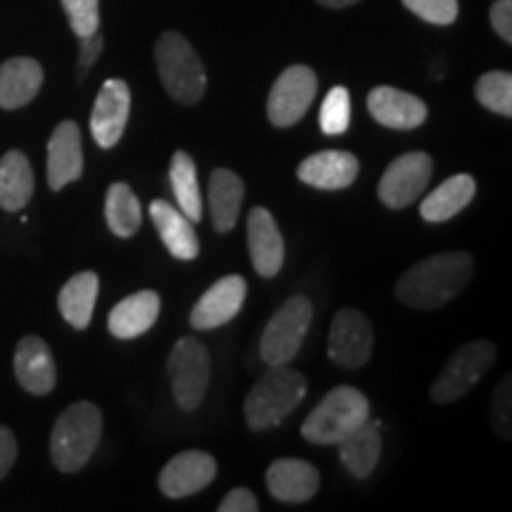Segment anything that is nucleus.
Returning a JSON list of instances; mask_svg holds the SVG:
<instances>
[{
  "mask_svg": "<svg viewBox=\"0 0 512 512\" xmlns=\"http://www.w3.org/2000/svg\"><path fill=\"white\" fill-rule=\"evenodd\" d=\"M475 261L467 252H441L408 268L394 287L401 304L418 311H434L446 306L470 285Z\"/></svg>",
  "mask_w": 512,
  "mask_h": 512,
  "instance_id": "nucleus-1",
  "label": "nucleus"
},
{
  "mask_svg": "<svg viewBox=\"0 0 512 512\" xmlns=\"http://www.w3.org/2000/svg\"><path fill=\"white\" fill-rule=\"evenodd\" d=\"M102 437V413L91 401H79L57 418L50 434V456L60 472H79L93 458Z\"/></svg>",
  "mask_w": 512,
  "mask_h": 512,
  "instance_id": "nucleus-2",
  "label": "nucleus"
},
{
  "mask_svg": "<svg viewBox=\"0 0 512 512\" xmlns=\"http://www.w3.org/2000/svg\"><path fill=\"white\" fill-rule=\"evenodd\" d=\"M306 377L290 366H271L254 384L245 399V420L249 430L278 427L294 408L306 399Z\"/></svg>",
  "mask_w": 512,
  "mask_h": 512,
  "instance_id": "nucleus-3",
  "label": "nucleus"
},
{
  "mask_svg": "<svg viewBox=\"0 0 512 512\" xmlns=\"http://www.w3.org/2000/svg\"><path fill=\"white\" fill-rule=\"evenodd\" d=\"M370 420L368 396L356 387H335L309 413L302 425V437L318 446H337Z\"/></svg>",
  "mask_w": 512,
  "mask_h": 512,
  "instance_id": "nucleus-4",
  "label": "nucleus"
},
{
  "mask_svg": "<svg viewBox=\"0 0 512 512\" xmlns=\"http://www.w3.org/2000/svg\"><path fill=\"white\" fill-rule=\"evenodd\" d=\"M155 62L166 93L181 105H197L207 91V72L190 41L176 31L157 38Z\"/></svg>",
  "mask_w": 512,
  "mask_h": 512,
  "instance_id": "nucleus-5",
  "label": "nucleus"
},
{
  "mask_svg": "<svg viewBox=\"0 0 512 512\" xmlns=\"http://www.w3.org/2000/svg\"><path fill=\"white\" fill-rule=\"evenodd\" d=\"M313 320V304L304 294H294L273 313L259 342L261 361L268 366H290L302 349Z\"/></svg>",
  "mask_w": 512,
  "mask_h": 512,
  "instance_id": "nucleus-6",
  "label": "nucleus"
},
{
  "mask_svg": "<svg viewBox=\"0 0 512 512\" xmlns=\"http://www.w3.org/2000/svg\"><path fill=\"white\" fill-rule=\"evenodd\" d=\"M166 373L181 411L190 413L202 406L211 382V356L200 339L192 335L178 339L166 361Z\"/></svg>",
  "mask_w": 512,
  "mask_h": 512,
  "instance_id": "nucleus-7",
  "label": "nucleus"
},
{
  "mask_svg": "<svg viewBox=\"0 0 512 512\" xmlns=\"http://www.w3.org/2000/svg\"><path fill=\"white\" fill-rule=\"evenodd\" d=\"M496 354V344L486 342V339L463 344L456 354L448 358L446 366L441 368L437 380H434L432 401L446 406V403H453L470 394L475 384L486 375V370L494 366Z\"/></svg>",
  "mask_w": 512,
  "mask_h": 512,
  "instance_id": "nucleus-8",
  "label": "nucleus"
},
{
  "mask_svg": "<svg viewBox=\"0 0 512 512\" xmlns=\"http://www.w3.org/2000/svg\"><path fill=\"white\" fill-rule=\"evenodd\" d=\"M318 91V79L306 64H292L273 83L268 93V121L278 128H290L304 119Z\"/></svg>",
  "mask_w": 512,
  "mask_h": 512,
  "instance_id": "nucleus-9",
  "label": "nucleus"
},
{
  "mask_svg": "<svg viewBox=\"0 0 512 512\" xmlns=\"http://www.w3.org/2000/svg\"><path fill=\"white\" fill-rule=\"evenodd\" d=\"M373 325L358 309H339L332 318L328 356L344 370H361L373 356Z\"/></svg>",
  "mask_w": 512,
  "mask_h": 512,
  "instance_id": "nucleus-10",
  "label": "nucleus"
},
{
  "mask_svg": "<svg viewBox=\"0 0 512 512\" xmlns=\"http://www.w3.org/2000/svg\"><path fill=\"white\" fill-rule=\"evenodd\" d=\"M432 169L434 162L427 152H406V155L396 157L382 174L377 197L389 209L411 207L415 200H420L430 183Z\"/></svg>",
  "mask_w": 512,
  "mask_h": 512,
  "instance_id": "nucleus-11",
  "label": "nucleus"
},
{
  "mask_svg": "<svg viewBox=\"0 0 512 512\" xmlns=\"http://www.w3.org/2000/svg\"><path fill=\"white\" fill-rule=\"evenodd\" d=\"M131 114V88L126 81L110 79L102 83L91 114V133L102 150H112L124 136Z\"/></svg>",
  "mask_w": 512,
  "mask_h": 512,
  "instance_id": "nucleus-12",
  "label": "nucleus"
},
{
  "mask_svg": "<svg viewBox=\"0 0 512 512\" xmlns=\"http://www.w3.org/2000/svg\"><path fill=\"white\" fill-rule=\"evenodd\" d=\"M247 297V283L242 275H226L202 294L200 302L192 306L190 325L207 332L226 325L238 316Z\"/></svg>",
  "mask_w": 512,
  "mask_h": 512,
  "instance_id": "nucleus-13",
  "label": "nucleus"
},
{
  "mask_svg": "<svg viewBox=\"0 0 512 512\" xmlns=\"http://www.w3.org/2000/svg\"><path fill=\"white\" fill-rule=\"evenodd\" d=\"M216 465L214 456L204 451H185L178 453L164 465L159 475V489L169 498H188L192 494H200L214 482Z\"/></svg>",
  "mask_w": 512,
  "mask_h": 512,
  "instance_id": "nucleus-14",
  "label": "nucleus"
},
{
  "mask_svg": "<svg viewBox=\"0 0 512 512\" xmlns=\"http://www.w3.org/2000/svg\"><path fill=\"white\" fill-rule=\"evenodd\" d=\"M247 247L254 271L261 278H275L285 264V240L266 207H254L247 219Z\"/></svg>",
  "mask_w": 512,
  "mask_h": 512,
  "instance_id": "nucleus-15",
  "label": "nucleus"
},
{
  "mask_svg": "<svg viewBox=\"0 0 512 512\" xmlns=\"http://www.w3.org/2000/svg\"><path fill=\"white\" fill-rule=\"evenodd\" d=\"M368 112L380 126L396 131H413L427 121V105L418 95L392 86H377L368 95Z\"/></svg>",
  "mask_w": 512,
  "mask_h": 512,
  "instance_id": "nucleus-16",
  "label": "nucleus"
},
{
  "mask_svg": "<svg viewBox=\"0 0 512 512\" xmlns=\"http://www.w3.org/2000/svg\"><path fill=\"white\" fill-rule=\"evenodd\" d=\"M83 176V145L81 128L74 121H62L55 126L48 140V185L62 190L64 185L79 181Z\"/></svg>",
  "mask_w": 512,
  "mask_h": 512,
  "instance_id": "nucleus-17",
  "label": "nucleus"
},
{
  "mask_svg": "<svg viewBox=\"0 0 512 512\" xmlns=\"http://www.w3.org/2000/svg\"><path fill=\"white\" fill-rule=\"evenodd\" d=\"M15 375L29 394L46 396L57 384V368L53 351L41 337L27 335L19 339L15 349Z\"/></svg>",
  "mask_w": 512,
  "mask_h": 512,
  "instance_id": "nucleus-18",
  "label": "nucleus"
},
{
  "mask_svg": "<svg viewBox=\"0 0 512 512\" xmlns=\"http://www.w3.org/2000/svg\"><path fill=\"white\" fill-rule=\"evenodd\" d=\"M266 486L280 503H306L318 494L320 475L311 463L299 458H280L266 472Z\"/></svg>",
  "mask_w": 512,
  "mask_h": 512,
  "instance_id": "nucleus-19",
  "label": "nucleus"
},
{
  "mask_svg": "<svg viewBox=\"0 0 512 512\" xmlns=\"http://www.w3.org/2000/svg\"><path fill=\"white\" fill-rule=\"evenodd\" d=\"M361 171L358 159L351 152L342 150H323L316 155L306 157L299 164V181L318 190H344L354 185Z\"/></svg>",
  "mask_w": 512,
  "mask_h": 512,
  "instance_id": "nucleus-20",
  "label": "nucleus"
},
{
  "mask_svg": "<svg viewBox=\"0 0 512 512\" xmlns=\"http://www.w3.org/2000/svg\"><path fill=\"white\" fill-rule=\"evenodd\" d=\"M150 219L155 223L159 238L174 259L192 261L200 254V242H197L195 226L181 209L166 200H152Z\"/></svg>",
  "mask_w": 512,
  "mask_h": 512,
  "instance_id": "nucleus-21",
  "label": "nucleus"
},
{
  "mask_svg": "<svg viewBox=\"0 0 512 512\" xmlns=\"http://www.w3.org/2000/svg\"><path fill=\"white\" fill-rule=\"evenodd\" d=\"M162 299L155 290H140L110 311L107 328L117 339H136L157 323Z\"/></svg>",
  "mask_w": 512,
  "mask_h": 512,
  "instance_id": "nucleus-22",
  "label": "nucleus"
},
{
  "mask_svg": "<svg viewBox=\"0 0 512 512\" xmlns=\"http://www.w3.org/2000/svg\"><path fill=\"white\" fill-rule=\"evenodd\" d=\"M43 86V67L34 57H12L0 64V107L19 110L36 98Z\"/></svg>",
  "mask_w": 512,
  "mask_h": 512,
  "instance_id": "nucleus-23",
  "label": "nucleus"
},
{
  "mask_svg": "<svg viewBox=\"0 0 512 512\" xmlns=\"http://www.w3.org/2000/svg\"><path fill=\"white\" fill-rule=\"evenodd\" d=\"M245 183L230 169H214L209 176V214L216 233H230L238 223Z\"/></svg>",
  "mask_w": 512,
  "mask_h": 512,
  "instance_id": "nucleus-24",
  "label": "nucleus"
},
{
  "mask_svg": "<svg viewBox=\"0 0 512 512\" xmlns=\"http://www.w3.org/2000/svg\"><path fill=\"white\" fill-rule=\"evenodd\" d=\"M477 181L470 174H456L446 178L437 190L427 195L420 204V216L427 223H446L458 216L467 204L475 200Z\"/></svg>",
  "mask_w": 512,
  "mask_h": 512,
  "instance_id": "nucleus-25",
  "label": "nucleus"
},
{
  "mask_svg": "<svg viewBox=\"0 0 512 512\" xmlns=\"http://www.w3.org/2000/svg\"><path fill=\"white\" fill-rule=\"evenodd\" d=\"M380 420L363 422L356 432H351L347 439L339 441V458L347 470L356 479H366L373 475V470L380 463L382 456V437H380Z\"/></svg>",
  "mask_w": 512,
  "mask_h": 512,
  "instance_id": "nucleus-26",
  "label": "nucleus"
},
{
  "mask_svg": "<svg viewBox=\"0 0 512 512\" xmlns=\"http://www.w3.org/2000/svg\"><path fill=\"white\" fill-rule=\"evenodd\" d=\"M98 292L100 278L98 273L93 271L76 273L62 285L57 304H60L62 318L67 320L74 330H86L88 325H91L95 302H98Z\"/></svg>",
  "mask_w": 512,
  "mask_h": 512,
  "instance_id": "nucleus-27",
  "label": "nucleus"
},
{
  "mask_svg": "<svg viewBox=\"0 0 512 512\" xmlns=\"http://www.w3.org/2000/svg\"><path fill=\"white\" fill-rule=\"evenodd\" d=\"M34 195V171L24 152L10 150L0 159V207L5 211L24 209Z\"/></svg>",
  "mask_w": 512,
  "mask_h": 512,
  "instance_id": "nucleus-28",
  "label": "nucleus"
},
{
  "mask_svg": "<svg viewBox=\"0 0 512 512\" xmlns=\"http://www.w3.org/2000/svg\"><path fill=\"white\" fill-rule=\"evenodd\" d=\"M169 181H171V190H174L178 200V209H181L192 223H200L202 221L200 181H197L195 159H192L188 152L178 150L174 159H171Z\"/></svg>",
  "mask_w": 512,
  "mask_h": 512,
  "instance_id": "nucleus-29",
  "label": "nucleus"
},
{
  "mask_svg": "<svg viewBox=\"0 0 512 512\" xmlns=\"http://www.w3.org/2000/svg\"><path fill=\"white\" fill-rule=\"evenodd\" d=\"M105 219L117 238L126 240L138 233L140 221H143V211H140L136 192L128 188L126 183H112L110 190H107Z\"/></svg>",
  "mask_w": 512,
  "mask_h": 512,
  "instance_id": "nucleus-30",
  "label": "nucleus"
},
{
  "mask_svg": "<svg viewBox=\"0 0 512 512\" xmlns=\"http://www.w3.org/2000/svg\"><path fill=\"white\" fill-rule=\"evenodd\" d=\"M477 102L501 117H512V76L508 72H486L475 86Z\"/></svg>",
  "mask_w": 512,
  "mask_h": 512,
  "instance_id": "nucleus-31",
  "label": "nucleus"
},
{
  "mask_svg": "<svg viewBox=\"0 0 512 512\" xmlns=\"http://www.w3.org/2000/svg\"><path fill=\"white\" fill-rule=\"evenodd\" d=\"M351 124V95L344 86H335L320 107V131L325 136H342Z\"/></svg>",
  "mask_w": 512,
  "mask_h": 512,
  "instance_id": "nucleus-32",
  "label": "nucleus"
},
{
  "mask_svg": "<svg viewBox=\"0 0 512 512\" xmlns=\"http://www.w3.org/2000/svg\"><path fill=\"white\" fill-rule=\"evenodd\" d=\"M69 27L76 36H91L100 29V0H62Z\"/></svg>",
  "mask_w": 512,
  "mask_h": 512,
  "instance_id": "nucleus-33",
  "label": "nucleus"
},
{
  "mask_svg": "<svg viewBox=\"0 0 512 512\" xmlns=\"http://www.w3.org/2000/svg\"><path fill=\"white\" fill-rule=\"evenodd\" d=\"M403 5L422 22L434 24V27H448L456 22L460 12L458 0H403Z\"/></svg>",
  "mask_w": 512,
  "mask_h": 512,
  "instance_id": "nucleus-34",
  "label": "nucleus"
},
{
  "mask_svg": "<svg viewBox=\"0 0 512 512\" xmlns=\"http://www.w3.org/2000/svg\"><path fill=\"white\" fill-rule=\"evenodd\" d=\"M491 406H494L491 418H494L496 434L501 439H510V375H505L503 380L498 382Z\"/></svg>",
  "mask_w": 512,
  "mask_h": 512,
  "instance_id": "nucleus-35",
  "label": "nucleus"
},
{
  "mask_svg": "<svg viewBox=\"0 0 512 512\" xmlns=\"http://www.w3.org/2000/svg\"><path fill=\"white\" fill-rule=\"evenodd\" d=\"M102 48H105V41L102 36L95 31L91 36H81L79 38V76H86L91 72V67L98 62V57L102 55Z\"/></svg>",
  "mask_w": 512,
  "mask_h": 512,
  "instance_id": "nucleus-36",
  "label": "nucleus"
},
{
  "mask_svg": "<svg viewBox=\"0 0 512 512\" xmlns=\"http://www.w3.org/2000/svg\"><path fill=\"white\" fill-rule=\"evenodd\" d=\"M491 27L505 43H512V0H496L489 10Z\"/></svg>",
  "mask_w": 512,
  "mask_h": 512,
  "instance_id": "nucleus-37",
  "label": "nucleus"
},
{
  "mask_svg": "<svg viewBox=\"0 0 512 512\" xmlns=\"http://www.w3.org/2000/svg\"><path fill=\"white\" fill-rule=\"evenodd\" d=\"M219 512H259V501H256L252 491L245 489V486H238V489H233L223 498Z\"/></svg>",
  "mask_w": 512,
  "mask_h": 512,
  "instance_id": "nucleus-38",
  "label": "nucleus"
},
{
  "mask_svg": "<svg viewBox=\"0 0 512 512\" xmlns=\"http://www.w3.org/2000/svg\"><path fill=\"white\" fill-rule=\"evenodd\" d=\"M17 460V439L8 427L0 425V479H5V475L12 470Z\"/></svg>",
  "mask_w": 512,
  "mask_h": 512,
  "instance_id": "nucleus-39",
  "label": "nucleus"
},
{
  "mask_svg": "<svg viewBox=\"0 0 512 512\" xmlns=\"http://www.w3.org/2000/svg\"><path fill=\"white\" fill-rule=\"evenodd\" d=\"M318 5L323 8H332V10H342V8H351V5L361 3V0H316Z\"/></svg>",
  "mask_w": 512,
  "mask_h": 512,
  "instance_id": "nucleus-40",
  "label": "nucleus"
}]
</instances>
